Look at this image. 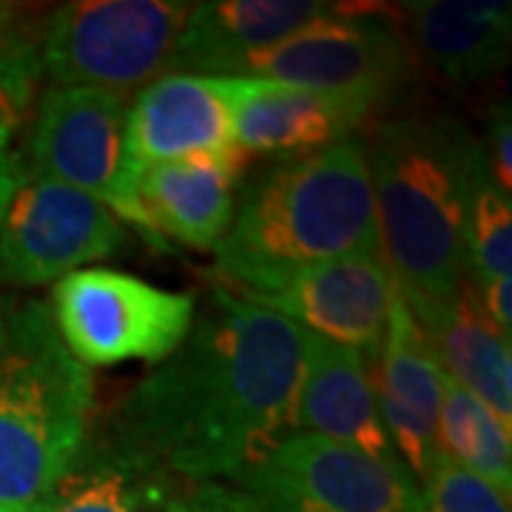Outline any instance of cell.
Listing matches in <instances>:
<instances>
[{"instance_id": "3957f363", "label": "cell", "mask_w": 512, "mask_h": 512, "mask_svg": "<svg viewBox=\"0 0 512 512\" xmlns=\"http://www.w3.org/2000/svg\"><path fill=\"white\" fill-rule=\"evenodd\" d=\"M481 140L444 111L376 120L365 143L382 256L407 302H441L467 279L464 220Z\"/></svg>"}, {"instance_id": "8fae6325", "label": "cell", "mask_w": 512, "mask_h": 512, "mask_svg": "<svg viewBox=\"0 0 512 512\" xmlns=\"http://www.w3.org/2000/svg\"><path fill=\"white\" fill-rule=\"evenodd\" d=\"M245 299L282 313L296 328L376 359L396 299V282L384 256L353 254L302 268L276 291Z\"/></svg>"}, {"instance_id": "ac0fdd59", "label": "cell", "mask_w": 512, "mask_h": 512, "mask_svg": "<svg viewBox=\"0 0 512 512\" xmlns=\"http://www.w3.org/2000/svg\"><path fill=\"white\" fill-rule=\"evenodd\" d=\"M396 12L416 57L450 83H481L510 63L512 3L410 0Z\"/></svg>"}, {"instance_id": "484cf974", "label": "cell", "mask_w": 512, "mask_h": 512, "mask_svg": "<svg viewBox=\"0 0 512 512\" xmlns=\"http://www.w3.org/2000/svg\"><path fill=\"white\" fill-rule=\"evenodd\" d=\"M163 512H256L248 495L220 481L185 484L165 501Z\"/></svg>"}, {"instance_id": "f1b7e54d", "label": "cell", "mask_w": 512, "mask_h": 512, "mask_svg": "<svg viewBox=\"0 0 512 512\" xmlns=\"http://www.w3.org/2000/svg\"><path fill=\"white\" fill-rule=\"evenodd\" d=\"M9 313L6 311V302L0 299V353L6 348V339H9Z\"/></svg>"}, {"instance_id": "f546056e", "label": "cell", "mask_w": 512, "mask_h": 512, "mask_svg": "<svg viewBox=\"0 0 512 512\" xmlns=\"http://www.w3.org/2000/svg\"><path fill=\"white\" fill-rule=\"evenodd\" d=\"M20 120H23V117H20L18 111H12L3 100H0V126H3V123H18L20 126Z\"/></svg>"}, {"instance_id": "83f0119b", "label": "cell", "mask_w": 512, "mask_h": 512, "mask_svg": "<svg viewBox=\"0 0 512 512\" xmlns=\"http://www.w3.org/2000/svg\"><path fill=\"white\" fill-rule=\"evenodd\" d=\"M15 131H18V123L0 126V222L6 217V208L15 197L18 185L26 177L23 154L15 148Z\"/></svg>"}, {"instance_id": "5bb4252c", "label": "cell", "mask_w": 512, "mask_h": 512, "mask_svg": "<svg viewBox=\"0 0 512 512\" xmlns=\"http://www.w3.org/2000/svg\"><path fill=\"white\" fill-rule=\"evenodd\" d=\"M251 160L231 146L146 168L137 180V200L151 228L168 245L174 239L194 251H214L234 222Z\"/></svg>"}, {"instance_id": "52a82bcc", "label": "cell", "mask_w": 512, "mask_h": 512, "mask_svg": "<svg viewBox=\"0 0 512 512\" xmlns=\"http://www.w3.org/2000/svg\"><path fill=\"white\" fill-rule=\"evenodd\" d=\"M49 313L63 348L83 367L160 365L185 342L197 296L111 268H80L57 279Z\"/></svg>"}, {"instance_id": "cb8c5ba5", "label": "cell", "mask_w": 512, "mask_h": 512, "mask_svg": "<svg viewBox=\"0 0 512 512\" xmlns=\"http://www.w3.org/2000/svg\"><path fill=\"white\" fill-rule=\"evenodd\" d=\"M419 484L421 512H510V493L470 473L441 450Z\"/></svg>"}, {"instance_id": "ba28073f", "label": "cell", "mask_w": 512, "mask_h": 512, "mask_svg": "<svg viewBox=\"0 0 512 512\" xmlns=\"http://www.w3.org/2000/svg\"><path fill=\"white\" fill-rule=\"evenodd\" d=\"M128 94L92 86H49L37 100L26 174L69 185L131 222L148 245L171 251L148 222L137 191L123 174Z\"/></svg>"}, {"instance_id": "9c48e42d", "label": "cell", "mask_w": 512, "mask_h": 512, "mask_svg": "<svg viewBox=\"0 0 512 512\" xmlns=\"http://www.w3.org/2000/svg\"><path fill=\"white\" fill-rule=\"evenodd\" d=\"M256 512H421V484L399 458H373L296 430L234 481Z\"/></svg>"}, {"instance_id": "d4e9b609", "label": "cell", "mask_w": 512, "mask_h": 512, "mask_svg": "<svg viewBox=\"0 0 512 512\" xmlns=\"http://www.w3.org/2000/svg\"><path fill=\"white\" fill-rule=\"evenodd\" d=\"M376 402H379L384 430L390 436L396 456L402 458V464L416 476V481H421L433 456L439 453V447H436V421L421 416L419 410L399 402L396 396H390L379 384H376Z\"/></svg>"}, {"instance_id": "5b68a950", "label": "cell", "mask_w": 512, "mask_h": 512, "mask_svg": "<svg viewBox=\"0 0 512 512\" xmlns=\"http://www.w3.org/2000/svg\"><path fill=\"white\" fill-rule=\"evenodd\" d=\"M416 63L419 57L396 12H370L365 6L350 12L339 6L256 57L242 77L328 94L373 120L410 92Z\"/></svg>"}, {"instance_id": "6da1fadb", "label": "cell", "mask_w": 512, "mask_h": 512, "mask_svg": "<svg viewBox=\"0 0 512 512\" xmlns=\"http://www.w3.org/2000/svg\"><path fill=\"white\" fill-rule=\"evenodd\" d=\"M305 330L214 285L185 342L114 410L109 427L185 484L237 481L296 433Z\"/></svg>"}, {"instance_id": "ffe728a7", "label": "cell", "mask_w": 512, "mask_h": 512, "mask_svg": "<svg viewBox=\"0 0 512 512\" xmlns=\"http://www.w3.org/2000/svg\"><path fill=\"white\" fill-rule=\"evenodd\" d=\"M436 447L456 464L467 467L493 487L510 493L512 447L510 430L493 410L478 402L461 384L444 376L441 407L436 416Z\"/></svg>"}, {"instance_id": "2e32d148", "label": "cell", "mask_w": 512, "mask_h": 512, "mask_svg": "<svg viewBox=\"0 0 512 512\" xmlns=\"http://www.w3.org/2000/svg\"><path fill=\"white\" fill-rule=\"evenodd\" d=\"M296 430L316 433L373 458H399L384 430L370 362L359 350L328 342L308 330Z\"/></svg>"}, {"instance_id": "4316f807", "label": "cell", "mask_w": 512, "mask_h": 512, "mask_svg": "<svg viewBox=\"0 0 512 512\" xmlns=\"http://www.w3.org/2000/svg\"><path fill=\"white\" fill-rule=\"evenodd\" d=\"M481 148L493 183L512 197V111L507 100L495 103L487 114V143Z\"/></svg>"}, {"instance_id": "d6986e66", "label": "cell", "mask_w": 512, "mask_h": 512, "mask_svg": "<svg viewBox=\"0 0 512 512\" xmlns=\"http://www.w3.org/2000/svg\"><path fill=\"white\" fill-rule=\"evenodd\" d=\"M174 484L177 478L106 424L89 430L43 512H163Z\"/></svg>"}, {"instance_id": "4fadbf2b", "label": "cell", "mask_w": 512, "mask_h": 512, "mask_svg": "<svg viewBox=\"0 0 512 512\" xmlns=\"http://www.w3.org/2000/svg\"><path fill=\"white\" fill-rule=\"evenodd\" d=\"M339 3L322 0H208L191 3L168 60V74L242 77L256 57L276 49Z\"/></svg>"}, {"instance_id": "8992f818", "label": "cell", "mask_w": 512, "mask_h": 512, "mask_svg": "<svg viewBox=\"0 0 512 512\" xmlns=\"http://www.w3.org/2000/svg\"><path fill=\"white\" fill-rule=\"evenodd\" d=\"M191 3L80 0L43 20L40 69L52 86H92L128 94L168 74V60Z\"/></svg>"}, {"instance_id": "7a4b0ae2", "label": "cell", "mask_w": 512, "mask_h": 512, "mask_svg": "<svg viewBox=\"0 0 512 512\" xmlns=\"http://www.w3.org/2000/svg\"><path fill=\"white\" fill-rule=\"evenodd\" d=\"M353 254L382 256L365 146L356 137L251 177L214 248L220 285L242 296H265L302 268Z\"/></svg>"}, {"instance_id": "277c9868", "label": "cell", "mask_w": 512, "mask_h": 512, "mask_svg": "<svg viewBox=\"0 0 512 512\" xmlns=\"http://www.w3.org/2000/svg\"><path fill=\"white\" fill-rule=\"evenodd\" d=\"M92 416V370L63 348L49 305L15 308L0 353V512H43Z\"/></svg>"}, {"instance_id": "30bf717a", "label": "cell", "mask_w": 512, "mask_h": 512, "mask_svg": "<svg viewBox=\"0 0 512 512\" xmlns=\"http://www.w3.org/2000/svg\"><path fill=\"white\" fill-rule=\"evenodd\" d=\"M126 242V225L103 202L26 174L0 222V279L15 288L52 285L117 256Z\"/></svg>"}, {"instance_id": "7c38bea8", "label": "cell", "mask_w": 512, "mask_h": 512, "mask_svg": "<svg viewBox=\"0 0 512 512\" xmlns=\"http://www.w3.org/2000/svg\"><path fill=\"white\" fill-rule=\"evenodd\" d=\"M234 146L231 77L171 72L143 86L128 106L123 174L137 191L140 174L160 163Z\"/></svg>"}, {"instance_id": "603a6c76", "label": "cell", "mask_w": 512, "mask_h": 512, "mask_svg": "<svg viewBox=\"0 0 512 512\" xmlns=\"http://www.w3.org/2000/svg\"><path fill=\"white\" fill-rule=\"evenodd\" d=\"M46 12L23 3H0V100L20 117L32 109L40 69Z\"/></svg>"}, {"instance_id": "9a60e30c", "label": "cell", "mask_w": 512, "mask_h": 512, "mask_svg": "<svg viewBox=\"0 0 512 512\" xmlns=\"http://www.w3.org/2000/svg\"><path fill=\"white\" fill-rule=\"evenodd\" d=\"M234 146L251 157L288 163L350 140L370 117L345 100L262 77H231Z\"/></svg>"}, {"instance_id": "44dd1931", "label": "cell", "mask_w": 512, "mask_h": 512, "mask_svg": "<svg viewBox=\"0 0 512 512\" xmlns=\"http://www.w3.org/2000/svg\"><path fill=\"white\" fill-rule=\"evenodd\" d=\"M376 359H379V365L373 370L376 384L407 407L419 410L421 416L436 421L447 373L441 370L436 350L416 322V316L407 308L399 288H396V299L387 316V330H384L382 348Z\"/></svg>"}, {"instance_id": "e0dca14e", "label": "cell", "mask_w": 512, "mask_h": 512, "mask_svg": "<svg viewBox=\"0 0 512 512\" xmlns=\"http://www.w3.org/2000/svg\"><path fill=\"white\" fill-rule=\"evenodd\" d=\"M407 302V299H404ZM421 330L439 356L441 370L512 427V353L510 333L484 311L481 296L464 279L453 296L441 302H407Z\"/></svg>"}, {"instance_id": "7402d4cb", "label": "cell", "mask_w": 512, "mask_h": 512, "mask_svg": "<svg viewBox=\"0 0 512 512\" xmlns=\"http://www.w3.org/2000/svg\"><path fill=\"white\" fill-rule=\"evenodd\" d=\"M467 279L478 291L512 282V197L493 183L487 163L473 171L464 220Z\"/></svg>"}]
</instances>
